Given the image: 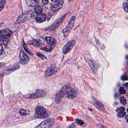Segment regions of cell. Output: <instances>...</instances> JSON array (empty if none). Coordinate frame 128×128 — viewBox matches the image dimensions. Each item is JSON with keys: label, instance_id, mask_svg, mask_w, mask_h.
I'll return each instance as SVG.
<instances>
[{"label": "cell", "instance_id": "1", "mask_svg": "<svg viewBox=\"0 0 128 128\" xmlns=\"http://www.w3.org/2000/svg\"><path fill=\"white\" fill-rule=\"evenodd\" d=\"M12 31L9 29L0 30V44L6 46L9 41V38L12 35Z\"/></svg>", "mask_w": 128, "mask_h": 128}, {"label": "cell", "instance_id": "2", "mask_svg": "<svg viewBox=\"0 0 128 128\" xmlns=\"http://www.w3.org/2000/svg\"><path fill=\"white\" fill-rule=\"evenodd\" d=\"M71 87L69 85H65L62 87L61 90L59 91L55 96V100L56 103L59 104L62 100V98L67 94Z\"/></svg>", "mask_w": 128, "mask_h": 128}, {"label": "cell", "instance_id": "3", "mask_svg": "<svg viewBox=\"0 0 128 128\" xmlns=\"http://www.w3.org/2000/svg\"><path fill=\"white\" fill-rule=\"evenodd\" d=\"M45 39L46 42L47 43V45L41 48V49L46 51H51L56 45V40L54 38L51 37H46Z\"/></svg>", "mask_w": 128, "mask_h": 128}, {"label": "cell", "instance_id": "4", "mask_svg": "<svg viewBox=\"0 0 128 128\" xmlns=\"http://www.w3.org/2000/svg\"><path fill=\"white\" fill-rule=\"evenodd\" d=\"M48 116L46 109L41 106L36 107L35 109L34 117L36 118H44Z\"/></svg>", "mask_w": 128, "mask_h": 128}, {"label": "cell", "instance_id": "5", "mask_svg": "<svg viewBox=\"0 0 128 128\" xmlns=\"http://www.w3.org/2000/svg\"><path fill=\"white\" fill-rule=\"evenodd\" d=\"M46 95V92L45 91L41 89H38L36 91L35 93L29 94L24 96L25 98L27 99H34L44 97Z\"/></svg>", "mask_w": 128, "mask_h": 128}, {"label": "cell", "instance_id": "6", "mask_svg": "<svg viewBox=\"0 0 128 128\" xmlns=\"http://www.w3.org/2000/svg\"><path fill=\"white\" fill-rule=\"evenodd\" d=\"M33 13L32 11H29L24 14L21 15L17 19L15 23L16 24L21 23L26 21V20L30 19L33 17Z\"/></svg>", "mask_w": 128, "mask_h": 128}, {"label": "cell", "instance_id": "7", "mask_svg": "<svg viewBox=\"0 0 128 128\" xmlns=\"http://www.w3.org/2000/svg\"><path fill=\"white\" fill-rule=\"evenodd\" d=\"M55 123V119L53 118L46 120L35 128H51L54 126Z\"/></svg>", "mask_w": 128, "mask_h": 128}, {"label": "cell", "instance_id": "8", "mask_svg": "<svg viewBox=\"0 0 128 128\" xmlns=\"http://www.w3.org/2000/svg\"><path fill=\"white\" fill-rule=\"evenodd\" d=\"M75 18H76L75 16H73L70 20L67 27L63 30V34L65 37H66L68 36L71 30L73 28L74 25Z\"/></svg>", "mask_w": 128, "mask_h": 128}, {"label": "cell", "instance_id": "9", "mask_svg": "<svg viewBox=\"0 0 128 128\" xmlns=\"http://www.w3.org/2000/svg\"><path fill=\"white\" fill-rule=\"evenodd\" d=\"M76 44V41L74 40L68 41L67 44L64 46L62 49V52L65 54L70 52L73 48L74 47Z\"/></svg>", "mask_w": 128, "mask_h": 128}, {"label": "cell", "instance_id": "10", "mask_svg": "<svg viewBox=\"0 0 128 128\" xmlns=\"http://www.w3.org/2000/svg\"><path fill=\"white\" fill-rule=\"evenodd\" d=\"M19 58L20 63L22 65H27L29 61V57L22 50L20 51Z\"/></svg>", "mask_w": 128, "mask_h": 128}, {"label": "cell", "instance_id": "11", "mask_svg": "<svg viewBox=\"0 0 128 128\" xmlns=\"http://www.w3.org/2000/svg\"><path fill=\"white\" fill-rule=\"evenodd\" d=\"M65 18V15H64L63 17H61V18L57 20L53 24H52L50 26L47 28L46 30L47 31H50L55 29L56 28H58L64 21Z\"/></svg>", "mask_w": 128, "mask_h": 128}, {"label": "cell", "instance_id": "12", "mask_svg": "<svg viewBox=\"0 0 128 128\" xmlns=\"http://www.w3.org/2000/svg\"><path fill=\"white\" fill-rule=\"evenodd\" d=\"M57 71L58 69L56 66L54 64H52L46 69V71L45 72V75L47 76L50 77L56 74Z\"/></svg>", "mask_w": 128, "mask_h": 128}, {"label": "cell", "instance_id": "13", "mask_svg": "<svg viewBox=\"0 0 128 128\" xmlns=\"http://www.w3.org/2000/svg\"><path fill=\"white\" fill-rule=\"evenodd\" d=\"M77 95V91L74 89L70 88L67 92V97L69 99H74Z\"/></svg>", "mask_w": 128, "mask_h": 128}, {"label": "cell", "instance_id": "14", "mask_svg": "<svg viewBox=\"0 0 128 128\" xmlns=\"http://www.w3.org/2000/svg\"><path fill=\"white\" fill-rule=\"evenodd\" d=\"M64 3V0H61L58 3L53 5L52 7V9L53 11H57L60 10L63 6Z\"/></svg>", "mask_w": 128, "mask_h": 128}, {"label": "cell", "instance_id": "15", "mask_svg": "<svg viewBox=\"0 0 128 128\" xmlns=\"http://www.w3.org/2000/svg\"><path fill=\"white\" fill-rule=\"evenodd\" d=\"M46 19V16L44 14H40L38 15L35 18V21L38 23L44 22Z\"/></svg>", "mask_w": 128, "mask_h": 128}, {"label": "cell", "instance_id": "16", "mask_svg": "<svg viewBox=\"0 0 128 128\" xmlns=\"http://www.w3.org/2000/svg\"><path fill=\"white\" fill-rule=\"evenodd\" d=\"M40 0H26L27 5L31 7H35L39 3Z\"/></svg>", "mask_w": 128, "mask_h": 128}, {"label": "cell", "instance_id": "17", "mask_svg": "<svg viewBox=\"0 0 128 128\" xmlns=\"http://www.w3.org/2000/svg\"><path fill=\"white\" fill-rule=\"evenodd\" d=\"M27 44L35 46H38L41 44V43L39 41L37 40H33L27 41Z\"/></svg>", "mask_w": 128, "mask_h": 128}, {"label": "cell", "instance_id": "18", "mask_svg": "<svg viewBox=\"0 0 128 128\" xmlns=\"http://www.w3.org/2000/svg\"><path fill=\"white\" fill-rule=\"evenodd\" d=\"M95 106L97 107V108H99V109H100L102 110H104V106L103 105L102 103L98 101L95 100Z\"/></svg>", "mask_w": 128, "mask_h": 128}, {"label": "cell", "instance_id": "19", "mask_svg": "<svg viewBox=\"0 0 128 128\" xmlns=\"http://www.w3.org/2000/svg\"><path fill=\"white\" fill-rule=\"evenodd\" d=\"M42 8L41 6H38L36 7L35 9V12L37 14H39L42 12Z\"/></svg>", "mask_w": 128, "mask_h": 128}, {"label": "cell", "instance_id": "20", "mask_svg": "<svg viewBox=\"0 0 128 128\" xmlns=\"http://www.w3.org/2000/svg\"><path fill=\"white\" fill-rule=\"evenodd\" d=\"M23 47L24 49V50L27 53H28L30 55H33V54L31 52V51L29 50L28 47L27 46L26 44H25V43L24 42H23Z\"/></svg>", "mask_w": 128, "mask_h": 128}, {"label": "cell", "instance_id": "21", "mask_svg": "<svg viewBox=\"0 0 128 128\" xmlns=\"http://www.w3.org/2000/svg\"><path fill=\"white\" fill-rule=\"evenodd\" d=\"M19 113L22 116H27L29 114V112L24 109H21L19 111Z\"/></svg>", "mask_w": 128, "mask_h": 128}, {"label": "cell", "instance_id": "22", "mask_svg": "<svg viewBox=\"0 0 128 128\" xmlns=\"http://www.w3.org/2000/svg\"><path fill=\"white\" fill-rule=\"evenodd\" d=\"M120 102L121 104H122V105H126V98H125L124 97H122L121 98Z\"/></svg>", "mask_w": 128, "mask_h": 128}, {"label": "cell", "instance_id": "23", "mask_svg": "<svg viewBox=\"0 0 128 128\" xmlns=\"http://www.w3.org/2000/svg\"><path fill=\"white\" fill-rule=\"evenodd\" d=\"M126 114V112H120L118 114L117 116L118 117L122 118Z\"/></svg>", "mask_w": 128, "mask_h": 128}, {"label": "cell", "instance_id": "24", "mask_svg": "<svg viewBox=\"0 0 128 128\" xmlns=\"http://www.w3.org/2000/svg\"><path fill=\"white\" fill-rule=\"evenodd\" d=\"M36 55L38 56V57L41 58L42 59H46V57H45V56H44L42 54H41V53H39V52H36Z\"/></svg>", "mask_w": 128, "mask_h": 128}, {"label": "cell", "instance_id": "25", "mask_svg": "<svg viewBox=\"0 0 128 128\" xmlns=\"http://www.w3.org/2000/svg\"><path fill=\"white\" fill-rule=\"evenodd\" d=\"M76 123L80 125V126H82L84 124V122L82 120H79V119H76Z\"/></svg>", "mask_w": 128, "mask_h": 128}, {"label": "cell", "instance_id": "26", "mask_svg": "<svg viewBox=\"0 0 128 128\" xmlns=\"http://www.w3.org/2000/svg\"><path fill=\"white\" fill-rule=\"evenodd\" d=\"M119 92H120V93L121 94H125L126 92V90L122 87L120 88V89H119Z\"/></svg>", "mask_w": 128, "mask_h": 128}, {"label": "cell", "instance_id": "27", "mask_svg": "<svg viewBox=\"0 0 128 128\" xmlns=\"http://www.w3.org/2000/svg\"><path fill=\"white\" fill-rule=\"evenodd\" d=\"M125 111V108H124V107H122L118 108L117 109V110H116V111H117V112H124Z\"/></svg>", "mask_w": 128, "mask_h": 128}, {"label": "cell", "instance_id": "28", "mask_svg": "<svg viewBox=\"0 0 128 128\" xmlns=\"http://www.w3.org/2000/svg\"><path fill=\"white\" fill-rule=\"evenodd\" d=\"M123 8L124 10L127 12H128V4L126 3H123Z\"/></svg>", "mask_w": 128, "mask_h": 128}, {"label": "cell", "instance_id": "29", "mask_svg": "<svg viewBox=\"0 0 128 128\" xmlns=\"http://www.w3.org/2000/svg\"><path fill=\"white\" fill-rule=\"evenodd\" d=\"M3 51V48L1 44H0V55L2 54Z\"/></svg>", "mask_w": 128, "mask_h": 128}, {"label": "cell", "instance_id": "30", "mask_svg": "<svg viewBox=\"0 0 128 128\" xmlns=\"http://www.w3.org/2000/svg\"><path fill=\"white\" fill-rule=\"evenodd\" d=\"M42 3L44 5H46L49 2L48 0H42Z\"/></svg>", "mask_w": 128, "mask_h": 128}, {"label": "cell", "instance_id": "31", "mask_svg": "<svg viewBox=\"0 0 128 128\" xmlns=\"http://www.w3.org/2000/svg\"><path fill=\"white\" fill-rule=\"evenodd\" d=\"M5 64L0 63V68H2L5 66Z\"/></svg>", "mask_w": 128, "mask_h": 128}, {"label": "cell", "instance_id": "32", "mask_svg": "<svg viewBox=\"0 0 128 128\" xmlns=\"http://www.w3.org/2000/svg\"><path fill=\"white\" fill-rule=\"evenodd\" d=\"M68 128H75V126H74V125L72 124V125H71Z\"/></svg>", "mask_w": 128, "mask_h": 128}, {"label": "cell", "instance_id": "33", "mask_svg": "<svg viewBox=\"0 0 128 128\" xmlns=\"http://www.w3.org/2000/svg\"><path fill=\"white\" fill-rule=\"evenodd\" d=\"M51 0L53 2H58L59 0Z\"/></svg>", "mask_w": 128, "mask_h": 128}, {"label": "cell", "instance_id": "34", "mask_svg": "<svg viewBox=\"0 0 128 128\" xmlns=\"http://www.w3.org/2000/svg\"><path fill=\"white\" fill-rule=\"evenodd\" d=\"M126 120L127 122H128V121H127V120H128V115H126Z\"/></svg>", "mask_w": 128, "mask_h": 128}, {"label": "cell", "instance_id": "35", "mask_svg": "<svg viewBox=\"0 0 128 128\" xmlns=\"http://www.w3.org/2000/svg\"><path fill=\"white\" fill-rule=\"evenodd\" d=\"M69 1H71V0H68Z\"/></svg>", "mask_w": 128, "mask_h": 128}]
</instances>
